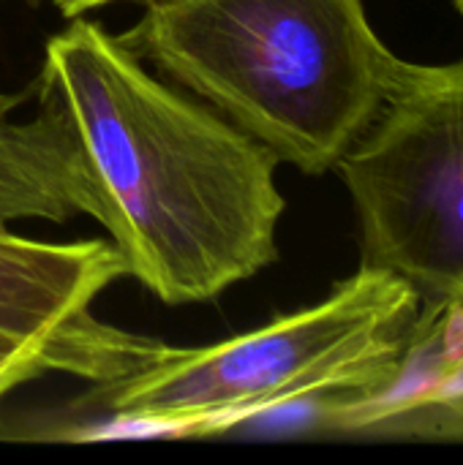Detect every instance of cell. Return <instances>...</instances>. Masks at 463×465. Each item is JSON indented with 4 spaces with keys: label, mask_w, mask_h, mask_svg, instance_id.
Instances as JSON below:
<instances>
[{
    "label": "cell",
    "mask_w": 463,
    "mask_h": 465,
    "mask_svg": "<svg viewBox=\"0 0 463 465\" xmlns=\"http://www.w3.org/2000/svg\"><path fill=\"white\" fill-rule=\"evenodd\" d=\"M456 5H458V8H461V11H463V0H456Z\"/></svg>",
    "instance_id": "obj_9"
},
{
    "label": "cell",
    "mask_w": 463,
    "mask_h": 465,
    "mask_svg": "<svg viewBox=\"0 0 463 465\" xmlns=\"http://www.w3.org/2000/svg\"><path fill=\"white\" fill-rule=\"evenodd\" d=\"M360 223V267L420 302L463 289V57L401 60L382 109L338 161Z\"/></svg>",
    "instance_id": "obj_4"
},
{
    "label": "cell",
    "mask_w": 463,
    "mask_h": 465,
    "mask_svg": "<svg viewBox=\"0 0 463 465\" xmlns=\"http://www.w3.org/2000/svg\"><path fill=\"white\" fill-rule=\"evenodd\" d=\"M38 90L71 139L82 215L161 302L216 300L278 259V158L150 74L120 35L74 16L46 41Z\"/></svg>",
    "instance_id": "obj_1"
},
{
    "label": "cell",
    "mask_w": 463,
    "mask_h": 465,
    "mask_svg": "<svg viewBox=\"0 0 463 465\" xmlns=\"http://www.w3.org/2000/svg\"><path fill=\"white\" fill-rule=\"evenodd\" d=\"M308 433L463 441V289L420 302L398 362L374 387L322 401Z\"/></svg>",
    "instance_id": "obj_6"
},
{
    "label": "cell",
    "mask_w": 463,
    "mask_h": 465,
    "mask_svg": "<svg viewBox=\"0 0 463 465\" xmlns=\"http://www.w3.org/2000/svg\"><path fill=\"white\" fill-rule=\"evenodd\" d=\"M120 41L303 174L338 166L401 63L363 0H147Z\"/></svg>",
    "instance_id": "obj_2"
},
{
    "label": "cell",
    "mask_w": 463,
    "mask_h": 465,
    "mask_svg": "<svg viewBox=\"0 0 463 465\" xmlns=\"http://www.w3.org/2000/svg\"><path fill=\"white\" fill-rule=\"evenodd\" d=\"M418 292L360 267L330 297L205 349H169L96 398L128 436L232 433L248 417L379 384L404 351Z\"/></svg>",
    "instance_id": "obj_3"
},
{
    "label": "cell",
    "mask_w": 463,
    "mask_h": 465,
    "mask_svg": "<svg viewBox=\"0 0 463 465\" xmlns=\"http://www.w3.org/2000/svg\"><path fill=\"white\" fill-rule=\"evenodd\" d=\"M123 275V259L106 240L44 242L0 226V401L41 373L117 384L164 351L166 343L93 313Z\"/></svg>",
    "instance_id": "obj_5"
},
{
    "label": "cell",
    "mask_w": 463,
    "mask_h": 465,
    "mask_svg": "<svg viewBox=\"0 0 463 465\" xmlns=\"http://www.w3.org/2000/svg\"><path fill=\"white\" fill-rule=\"evenodd\" d=\"M19 93H0V226L25 218L68 221L85 210L71 139L46 104L27 123L11 120Z\"/></svg>",
    "instance_id": "obj_7"
},
{
    "label": "cell",
    "mask_w": 463,
    "mask_h": 465,
    "mask_svg": "<svg viewBox=\"0 0 463 465\" xmlns=\"http://www.w3.org/2000/svg\"><path fill=\"white\" fill-rule=\"evenodd\" d=\"M63 16L74 19V16H82L85 11H93V8H101V5H109V3H117V0H49Z\"/></svg>",
    "instance_id": "obj_8"
}]
</instances>
